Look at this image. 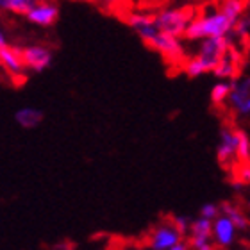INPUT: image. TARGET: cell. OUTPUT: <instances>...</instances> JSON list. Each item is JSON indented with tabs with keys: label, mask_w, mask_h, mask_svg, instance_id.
Segmentation results:
<instances>
[{
	"label": "cell",
	"mask_w": 250,
	"mask_h": 250,
	"mask_svg": "<svg viewBox=\"0 0 250 250\" xmlns=\"http://www.w3.org/2000/svg\"><path fill=\"white\" fill-rule=\"evenodd\" d=\"M234 21L220 13L218 4H208L200 15L189 23L184 38L189 42L206 40V38H229L234 29Z\"/></svg>",
	"instance_id": "cell-1"
},
{
	"label": "cell",
	"mask_w": 250,
	"mask_h": 250,
	"mask_svg": "<svg viewBox=\"0 0 250 250\" xmlns=\"http://www.w3.org/2000/svg\"><path fill=\"white\" fill-rule=\"evenodd\" d=\"M229 48V38H206V40H202L197 56L184 64L186 75L195 79L204 75V73L213 72Z\"/></svg>",
	"instance_id": "cell-2"
},
{
	"label": "cell",
	"mask_w": 250,
	"mask_h": 250,
	"mask_svg": "<svg viewBox=\"0 0 250 250\" xmlns=\"http://www.w3.org/2000/svg\"><path fill=\"white\" fill-rule=\"evenodd\" d=\"M197 15L198 11L193 5H183V7L163 11V13L154 16V21H156L157 29L161 32H167L170 36L181 38L184 36V32L189 27V23L197 18Z\"/></svg>",
	"instance_id": "cell-3"
},
{
	"label": "cell",
	"mask_w": 250,
	"mask_h": 250,
	"mask_svg": "<svg viewBox=\"0 0 250 250\" xmlns=\"http://www.w3.org/2000/svg\"><path fill=\"white\" fill-rule=\"evenodd\" d=\"M143 43H146L148 47L157 50L163 58L170 59V61H179V59H183V56H184V48H183V45H181V42H179V38L170 36L167 32L157 31L156 34H152V36L148 38V40H145Z\"/></svg>",
	"instance_id": "cell-4"
},
{
	"label": "cell",
	"mask_w": 250,
	"mask_h": 250,
	"mask_svg": "<svg viewBox=\"0 0 250 250\" xmlns=\"http://www.w3.org/2000/svg\"><path fill=\"white\" fill-rule=\"evenodd\" d=\"M227 104L236 116L250 118V77L232 81V91Z\"/></svg>",
	"instance_id": "cell-5"
},
{
	"label": "cell",
	"mask_w": 250,
	"mask_h": 250,
	"mask_svg": "<svg viewBox=\"0 0 250 250\" xmlns=\"http://www.w3.org/2000/svg\"><path fill=\"white\" fill-rule=\"evenodd\" d=\"M183 238V232L173 225V222H170V224H161L152 230L150 238H148V245L152 250H170L172 247L181 243Z\"/></svg>",
	"instance_id": "cell-6"
},
{
	"label": "cell",
	"mask_w": 250,
	"mask_h": 250,
	"mask_svg": "<svg viewBox=\"0 0 250 250\" xmlns=\"http://www.w3.org/2000/svg\"><path fill=\"white\" fill-rule=\"evenodd\" d=\"M238 140H240L238 129H232V127H227V125L222 127L216 156H218V161L222 165H225V167L238 161Z\"/></svg>",
	"instance_id": "cell-7"
},
{
	"label": "cell",
	"mask_w": 250,
	"mask_h": 250,
	"mask_svg": "<svg viewBox=\"0 0 250 250\" xmlns=\"http://www.w3.org/2000/svg\"><path fill=\"white\" fill-rule=\"evenodd\" d=\"M21 58H23V64L25 70L31 72H43L52 64V50L43 45H29V47L21 48Z\"/></svg>",
	"instance_id": "cell-8"
},
{
	"label": "cell",
	"mask_w": 250,
	"mask_h": 250,
	"mask_svg": "<svg viewBox=\"0 0 250 250\" xmlns=\"http://www.w3.org/2000/svg\"><path fill=\"white\" fill-rule=\"evenodd\" d=\"M238 229L225 214H220L218 218L213 220V241L218 249H227L236 241Z\"/></svg>",
	"instance_id": "cell-9"
},
{
	"label": "cell",
	"mask_w": 250,
	"mask_h": 250,
	"mask_svg": "<svg viewBox=\"0 0 250 250\" xmlns=\"http://www.w3.org/2000/svg\"><path fill=\"white\" fill-rule=\"evenodd\" d=\"M0 68H4L11 77H21L25 72L21 48L7 47V45L4 48H0Z\"/></svg>",
	"instance_id": "cell-10"
},
{
	"label": "cell",
	"mask_w": 250,
	"mask_h": 250,
	"mask_svg": "<svg viewBox=\"0 0 250 250\" xmlns=\"http://www.w3.org/2000/svg\"><path fill=\"white\" fill-rule=\"evenodd\" d=\"M59 18V7L50 2H42L32 7V11L27 15V20L40 27H52Z\"/></svg>",
	"instance_id": "cell-11"
},
{
	"label": "cell",
	"mask_w": 250,
	"mask_h": 250,
	"mask_svg": "<svg viewBox=\"0 0 250 250\" xmlns=\"http://www.w3.org/2000/svg\"><path fill=\"white\" fill-rule=\"evenodd\" d=\"M238 72H240V56L236 50L229 48L222 61L218 62V66L213 70V73L220 81H236Z\"/></svg>",
	"instance_id": "cell-12"
},
{
	"label": "cell",
	"mask_w": 250,
	"mask_h": 250,
	"mask_svg": "<svg viewBox=\"0 0 250 250\" xmlns=\"http://www.w3.org/2000/svg\"><path fill=\"white\" fill-rule=\"evenodd\" d=\"M43 118H45V115L38 107H20L15 113V122L23 129H36L43 122Z\"/></svg>",
	"instance_id": "cell-13"
},
{
	"label": "cell",
	"mask_w": 250,
	"mask_h": 250,
	"mask_svg": "<svg viewBox=\"0 0 250 250\" xmlns=\"http://www.w3.org/2000/svg\"><path fill=\"white\" fill-rule=\"evenodd\" d=\"M189 240H213V222L202 216L193 220L189 227Z\"/></svg>",
	"instance_id": "cell-14"
},
{
	"label": "cell",
	"mask_w": 250,
	"mask_h": 250,
	"mask_svg": "<svg viewBox=\"0 0 250 250\" xmlns=\"http://www.w3.org/2000/svg\"><path fill=\"white\" fill-rule=\"evenodd\" d=\"M220 211H222V214H225V216L236 225V229L238 230H245L247 227H249V218H247V214L243 213L238 206H234V204L224 202L222 206H220Z\"/></svg>",
	"instance_id": "cell-15"
},
{
	"label": "cell",
	"mask_w": 250,
	"mask_h": 250,
	"mask_svg": "<svg viewBox=\"0 0 250 250\" xmlns=\"http://www.w3.org/2000/svg\"><path fill=\"white\" fill-rule=\"evenodd\" d=\"M218 7L220 13H224L229 20H232L236 23L245 13V0H220Z\"/></svg>",
	"instance_id": "cell-16"
},
{
	"label": "cell",
	"mask_w": 250,
	"mask_h": 250,
	"mask_svg": "<svg viewBox=\"0 0 250 250\" xmlns=\"http://www.w3.org/2000/svg\"><path fill=\"white\" fill-rule=\"evenodd\" d=\"M34 5H36V0H0V9L25 16L31 13Z\"/></svg>",
	"instance_id": "cell-17"
},
{
	"label": "cell",
	"mask_w": 250,
	"mask_h": 250,
	"mask_svg": "<svg viewBox=\"0 0 250 250\" xmlns=\"http://www.w3.org/2000/svg\"><path fill=\"white\" fill-rule=\"evenodd\" d=\"M230 91H232V83L229 81H222V83H216L211 89V102L214 105H224L227 104V100L230 97Z\"/></svg>",
	"instance_id": "cell-18"
},
{
	"label": "cell",
	"mask_w": 250,
	"mask_h": 250,
	"mask_svg": "<svg viewBox=\"0 0 250 250\" xmlns=\"http://www.w3.org/2000/svg\"><path fill=\"white\" fill-rule=\"evenodd\" d=\"M125 21H127V25H129L130 29H134V31L138 32V31H141V29H145V27L152 25V23H154V16L130 13V15L125 18Z\"/></svg>",
	"instance_id": "cell-19"
},
{
	"label": "cell",
	"mask_w": 250,
	"mask_h": 250,
	"mask_svg": "<svg viewBox=\"0 0 250 250\" xmlns=\"http://www.w3.org/2000/svg\"><path fill=\"white\" fill-rule=\"evenodd\" d=\"M238 136H240V140H238V161H250V138L247 134L245 130H240L238 129Z\"/></svg>",
	"instance_id": "cell-20"
},
{
	"label": "cell",
	"mask_w": 250,
	"mask_h": 250,
	"mask_svg": "<svg viewBox=\"0 0 250 250\" xmlns=\"http://www.w3.org/2000/svg\"><path fill=\"white\" fill-rule=\"evenodd\" d=\"M222 214V211H220V206L218 204H213V202H208L204 204L202 208H200V216L202 218H208V220H216Z\"/></svg>",
	"instance_id": "cell-21"
},
{
	"label": "cell",
	"mask_w": 250,
	"mask_h": 250,
	"mask_svg": "<svg viewBox=\"0 0 250 250\" xmlns=\"http://www.w3.org/2000/svg\"><path fill=\"white\" fill-rule=\"evenodd\" d=\"M232 32H234L238 38H247L250 34V16H241L240 20L236 21L234 29H232Z\"/></svg>",
	"instance_id": "cell-22"
},
{
	"label": "cell",
	"mask_w": 250,
	"mask_h": 250,
	"mask_svg": "<svg viewBox=\"0 0 250 250\" xmlns=\"http://www.w3.org/2000/svg\"><path fill=\"white\" fill-rule=\"evenodd\" d=\"M172 222H173V225H175V227H177V229L181 230L184 236L189 234V227H191V222H193L191 218H188V216H175Z\"/></svg>",
	"instance_id": "cell-23"
},
{
	"label": "cell",
	"mask_w": 250,
	"mask_h": 250,
	"mask_svg": "<svg viewBox=\"0 0 250 250\" xmlns=\"http://www.w3.org/2000/svg\"><path fill=\"white\" fill-rule=\"evenodd\" d=\"M189 247L193 250H216L213 240H189Z\"/></svg>",
	"instance_id": "cell-24"
},
{
	"label": "cell",
	"mask_w": 250,
	"mask_h": 250,
	"mask_svg": "<svg viewBox=\"0 0 250 250\" xmlns=\"http://www.w3.org/2000/svg\"><path fill=\"white\" fill-rule=\"evenodd\" d=\"M91 2H95V4H99V5H104V7H116V5L124 4L125 0H91Z\"/></svg>",
	"instance_id": "cell-25"
},
{
	"label": "cell",
	"mask_w": 250,
	"mask_h": 250,
	"mask_svg": "<svg viewBox=\"0 0 250 250\" xmlns=\"http://www.w3.org/2000/svg\"><path fill=\"white\" fill-rule=\"evenodd\" d=\"M240 177H241V183L250 184V165L249 167H243L240 170Z\"/></svg>",
	"instance_id": "cell-26"
},
{
	"label": "cell",
	"mask_w": 250,
	"mask_h": 250,
	"mask_svg": "<svg viewBox=\"0 0 250 250\" xmlns=\"http://www.w3.org/2000/svg\"><path fill=\"white\" fill-rule=\"evenodd\" d=\"M188 249H189V245H186V243H183V241H181V243H177V245L172 247L170 250H188Z\"/></svg>",
	"instance_id": "cell-27"
},
{
	"label": "cell",
	"mask_w": 250,
	"mask_h": 250,
	"mask_svg": "<svg viewBox=\"0 0 250 250\" xmlns=\"http://www.w3.org/2000/svg\"><path fill=\"white\" fill-rule=\"evenodd\" d=\"M5 45H7V42H5V34L0 31V48H4Z\"/></svg>",
	"instance_id": "cell-28"
},
{
	"label": "cell",
	"mask_w": 250,
	"mask_h": 250,
	"mask_svg": "<svg viewBox=\"0 0 250 250\" xmlns=\"http://www.w3.org/2000/svg\"><path fill=\"white\" fill-rule=\"evenodd\" d=\"M247 206H249V209H250V198H249V202H247Z\"/></svg>",
	"instance_id": "cell-29"
}]
</instances>
